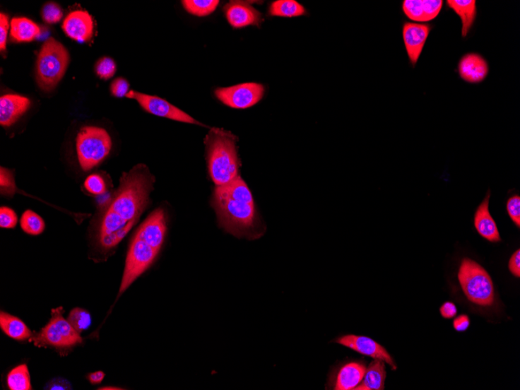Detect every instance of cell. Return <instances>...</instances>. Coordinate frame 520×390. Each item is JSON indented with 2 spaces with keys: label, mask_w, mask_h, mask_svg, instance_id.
<instances>
[{
  "label": "cell",
  "mask_w": 520,
  "mask_h": 390,
  "mask_svg": "<svg viewBox=\"0 0 520 390\" xmlns=\"http://www.w3.org/2000/svg\"><path fill=\"white\" fill-rule=\"evenodd\" d=\"M454 326L458 332H465L470 326V319L466 315H461L454 320Z\"/></svg>",
  "instance_id": "40"
},
{
  "label": "cell",
  "mask_w": 520,
  "mask_h": 390,
  "mask_svg": "<svg viewBox=\"0 0 520 390\" xmlns=\"http://www.w3.org/2000/svg\"><path fill=\"white\" fill-rule=\"evenodd\" d=\"M212 205L219 225L227 232L248 240H256L264 234L254 197L240 175L225 185L216 187Z\"/></svg>",
  "instance_id": "2"
},
{
  "label": "cell",
  "mask_w": 520,
  "mask_h": 390,
  "mask_svg": "<svg viewBox=\"0 0 520 390\" xmlns=\"http://www.w3.org/2000/svg\"><path fill=\"white\" fill-rule=\"evenodd\" d=\"M45 389L49 390H68L72 389V386L70 382L63 378H56L49 381L47 386H45Z\"/></svg>",
  "instance_id": "37"
},
{
  "label": "cell",
  "mask_w": 520,
  "mask_h": 390,
  "mask_svg": "<svg viewBox=\"0 0 520 390\" xmlns=\"http://www.w3.org/2000/svg\"><path fill=\"white\" fill-rule=\"evenodd\" d=\"M462 21V36L466 37L475 21L477 6L475 0H448L447 2Z\"/></svg>",
  "instance_id": "22"
},
{
  "label": "cell",
  "mask_w": 520,
  "mask_h": 390,
  "mask_svg": "<svg viewBox=\"0 0 520 390\" xmlns=\"http://www.w3.org/2000/svg\"><path fill=\"white\" fill-rule=\"evenodd\" d=\"M111 93L117 98H124L129 93V83L122 78L114 79L110 86Z\"/></svg>",
  "instance_id": "36"
},
{
  "label": "cell",
  "mask_w": 520,
  "mask_h": 390,
  "mask_svg": "<svg viewBox=\"0 0 520 390\" xmlns=\"http://www.w3.org/2000/svg\"><path fill=\"white\" fill-rule=\"evenodd\" d=\"M431 26L418 23L407 22L403 27V38L408 56L413 66H415L424 49L430 35Z\"/></svg>",
  "instance_id": "13"
},
{
  "label": "cell",
  "mask_w": 520,
  "mask_h": 390,
  "mask_svg": "<svg viewBox=\"0 0 520 390\" xmlns=\"http://www.w3.org/2000/svg\"><path fill=\"white\" fill-rule=\"evenodd\" d=\"M95 73L102 80L107 81L116 74L117 66L110 57H102L97 61L95 67Z\"/></svg>",
  "instance_id": "29"
},
{
  "label": "cell",
  "mask_w": 520,
  "mask_h": 390,
  "mask_svg": "<svg viewBox=\"0 0 520 390\" xmlns=\"http://www.w3.org/2000/svg\"><path fill=\"white\" fill-rule=\"evenodd\" d=\"M112 145L111 136L105 129L83 127L76 141V153L82 170L88 172L101 164L110 155Z\"/></svg>",
  "instance_id": "7"
},
{
  "label": "cell",
  "mask_w": 520,
  "mask_h": 390,
  "mask_svg": "<svg viewBox=\"0 0 520 390\" xmlns=\"http://www.w3.org/2000/svg\"><path fill=\"white\" fill-rule=\"evenodd\" d=\"M204 143L209 173L214 184L223 186L238 177L240 162L235 136L224 129L213 128Z\"/></svg>",
  "instance_id": "4"
},
{
  "label": "cell",
  "mask_w": 520,
  "mask_h": 390,
  "mask_svg": "<svg viewBox=\"0 0 520 390\" xmlns=\"http://www.w3.org/2000/svg\"><path fill=\"white\" fill-rule=\"evenodd\" d=\"M509 269L514 276L520 277V250L514 252L509 259Z\"/></svg>",
  "instance_id": "38"
},
{
  "label": "cell",
  "mask_w": 520,
  "mask_h": 390,
  "mask_svg": "<svg viewBox=\"0 0 520 390\" xmlns=\"http://www.w3.org/2000/svg\"><path fill=\"white\" fill-rule=\"evenodd\" d=\"M167 231L166 213L162 208L150 213L130 244L119 296L154 263L162 249Z\"/></svg>",
  "instance_id": "3"
},
{
  "label": "cell",
  "mask_w": 520,
  "mask_h": 390,
  "mask_svg": "<svg viewBox=\"0 0 520 390\" xmlns=\"http://www.w3.org/2000/svg\"><path fill=\"white\" fill-rule=\"evenodd\" d=\"M7 385L11 390H30V373L28 366L22 364L12 370L7 376Z\"/></svg>",
  "instance_id": "25"
},
{
  "label": "cell",
  "mask_w": 520,
  "mask_h": 390,
  "mask_svg": "<svg viewBox=\"0 0 520 390\" xmlns=\"http://www.w3.org/2000/svg\"><path fill=\"white\" fill-rule=\"evenodd\" d=\"M41 34L40 27L27 18H13L11 21L10 35L15 42H32Z\"/></svg>",
  "instance_id": "20"
},
{
  "label": "cell",
  "mask_w": 520,
  "mask_h": 390,
  "mask_svg": "<svg viewBox=\"0 0 520 390\" xmlns=\"http://www.w3.org/2000/svg\"><path fill=\"white\" fill-rule=\"evenodd\" d=\"M489 199L490 192H488L485 200L478 206L474 215V226L478 232L485 240L491 242L501 241L498 227L489 212Z\"/></svg>",
  "instance_id": "18"
},
{
  "label": "cell",
  "mask_w": 520,
  "mask_h": 390,
  "mask_svg": "<svg viewBox=\"0 0 520 390\" xmlns=\"http://www.w3.org/2000/svg\"><path fill=\"white\" fill-rule=\"evenodd\" d=\"M22 230L30 235H41L45 228L44 220L32 211L28 210L20 219Z\"/></svg>",
  "instance_id": "27"
},
{
  "label": "cell",
  "mask_w": 520,
  "mask_h": 390,
  "mask_svg": "<svg viewBox=\"0 0 520 390\" xmlns=\"http://www.w3.org/2000/svg\"><path fill=\"white\" fill-rule=\"evenodd\" d=\"M42 18L49 25L57 24L64 17V12L56 3L45 4L42 9Z\"/></svg>",
  "instance_id": "30"
},
{
  "label": "cell",
  "mask_w": 520,
  "mask_h": 390,
  "mask_svg": "<svg viewBox=\"0 0 520 390\" xmlns=\"http://www.w3.org/2000/svg\"><path fill=\"white\" fill-rule=\"evenodd\" d=\"M269 13L274 17L296 18L302 16L307 11L295 0H278L271 4Z\"/></svg>",
  "instance_id": "24"
},
{
  "label": "cell",
  "mask_w": 520,
  "mask_h": 390,
  "mask_svg": "<svg viewBox=\"0 0 520 390\" xmlns=\"http://www.w3.org/2000/svg\"><path fill=\"white\" fill-rule=\"evenodd\" d=\"M155 177L147 166L138 165L122 175L120 185L106 206L98 233L99 246L110 251L116 248L147 208Z\"/></svg>",
  "instance_id": "1"
},
{
  "label": "cell",
  "mask_w": 520,
  "mask_h": 390,
  "mask_svg": "<svg viewBox=\"0 0 520 390\" xmlns=\"http://www.w3.org/2000/svg\"><path fill=\"white\" fill-rule=\"evenodd\" d=\"M0 327L10 338L17 341H25L32 338V333L19 318L1 312Z\"/></svg>",
  "instance_id": "23"
},
{
  "label": "cell",
  "mask_w": 520,
  "mask_h": 390,
  "mask_svg": "<svg viewBox=\"0 0 520 390\" xmlns=\"http://www.w3.org/2000/svg\"><path fill=\"white\" fill-rule=\"evenodd\" d=\"M218 0H183L185 10L197 17H206L217 9Z\"/></svg>",
  "instance_id": "26"
},
{
  "label": "cell",
  "mask_w": 520,
  "mask_h": 390,
  "mask_svg": "<svg viewBox=\"0 0 520 390\" xmlns=\"http://www.w3.org/2000/svg\"><path fill=\"white\" fill-rule=\"evenodd\" d=\"M63 314L62 307L52 309L49 323L32 338L35 346L49 345L57 348H67L82 342L81 333L75 330Z\"/></svg>",
  "instance_id": "8"
},
{
  "label": "cell",
  "mask_w": 520,
  "mask_h": 390,
  "mask_svg": "<svg viewBox=\"0 0 520 390\" xmlns=\"http://www.w3.org/2000/svg\"><path fill=\"white\" fill-rule=\"evenodd\" d=\"M0 184H1V193L2 194L11 195L13 194L14 190V180L12 172L6 170V168L1 167V172H0Z\"/></svg>",
  "instance_id": "35"
},
{
  "label": "cell",
  "mask_w": 520,
  "mask_h": 390,
  "mask_svg": "<svg viewBox=\"0 0 520 390\" xmlns=\"http://www.w3.org/2000/svg\"><path fill=\"white\" fill-rule=\"evenodd\" d=\"M99 389H121L117 388V387H104V388H100Z\"/></svg>",
  "instance_id": "42"
},
{
  "label": "cell",
  "mask_w": 520,
  "mask_h": 390,
  "mask_svg": "<svg viewBox=\"0 0 520 390\" xmlns=\"http://www.w3.org/2000/svg\"><path fill=\"white\" fill-rule=\"evenodd\" d=\"M18 216L13 210L6 206H2L0 209V227L2 228L11 229L16 227L18 224Z\"/></svg>",
  "instance_id": "32"
},
{
  "label": "cell",
  "mask_w": 520,
  "mask_h": 390,
  "mask_svg": "<svg viewBox=\"0 0 520 390\" xmlns=\"http://www.w3.org/2000/svg\"><path fill=\"white\" fill-rule=\"evenodd\" d=\"M440 313L443 318L453 319L457 314V308L454 303L447 302L442 305Z\"/></svg>",
  "instance_id": "39"
},
{
  "label": "cell",
  "mask_w": 520,
  "mask_h": 390,
  "mask_svg": "<svg viewBox=\"0 0 520 390\" xmlns=\"http://www.w3.org/2000/svg\"><path fill=\"white\" fill-rule=\"evenodd\" d=\"M386 378V366L384 361L374 359L366 369L365 377L357 390H384Z\"/></svg>",
  "instance_id": "21"
},
{
  "label": "cell",
  "mask_w": 520,
  "mask_h": 390,
  "mask_svg": "<svg viewBox=\"0 0 520 390\" xmlns=\"http://www.w3.org/2000/svg\"><path fill=\"white\" fill-rule=\"evenodd\" d=\"M458 279L468 300L480 307H491L495 294L490 275L479 264L465 258L458 272Z\"/></svg>",
  "instance_id": "6"
},
{
  "label": "cell",
  "mask_w": 520,
  "mask_h": 390,
  "mask_svg": "<svg viewBox=\"0 0 520 390\" xmlns=\"http://www.w3.org/2000/svg\"><path fill=\"white\" fill-rule=\"evenodd\" d=\"M226 18L234 28L250 25L259 26L263 21L262 14L249 4L232 1L225 6Z\"/></svg>",
  "instance_id": "14"
},
{
  "label": "cell",
  "mask_w": 520,
  "mask_h": 390,
  "mask_svg": "<svg viewBox=\"0 0 520 390\" xmlns=\"http://www.w3.org/2000/svg\"><path fill=\"white\" fill-rule=\"evenodd\" d=\"M105 374L102 371L95 372L88 374V379L91 384L96 385L101 384L105 379Z\"/></svg>",
  "instance_id": "41"
},
{
  "label": "cell",
  "mask_w": 520,
  "mask_h": 390,
  "mask_svg": "<svg viewBox=\"0 0 520 390\" xmlns=\"http://www.w3.org/2000/svg\"><path fill=\"white\" fill-rule=\"evenodd\" d=\"M366 369L363 363L350 362L344 365L336 376L334 389H355L363 380Z\"/></svg>",
  "instance_id": "19"
},
{
  "label": "cell",
  "mask_w": 520,
  "mask_h": 390,
  "mask_svg": "<svg viewBox=\"0 0 520 390\" xmlns=\"http://www.w3.org/2000/svg\"><path fill=\"white\" fill-rule=\"evenodd\" d=\"M336 343H340L344 347L353 349L359 354L384 361L389 365L391 366V368L394 370L397 369L393 358L388 353V351L385 348L382 347L381 344L372 339L367 338V336L353 334L345 335L336 340Z\"/></svg>",
  "instance_id": "11"
},
{
  "label": "cell",
  "mask_w": 520,
  "mask_h": 390,
  "mask_svg": "<svg viewBox=\"0 0 520 390\" xmlns=\"http://www.w3.org/2000/svg\"><path fill=\"white\" fill-rule=\"evenodd\" d=\"M442 0H405L403 11L413 21L427 22L438 17Z\"/></svg>",
  "instance_id": "16"
},
{
  "label": "cell",
  "mask_w": 520,
  "mask_h": 390,
  "mask_svg": "<svg viewBox=\"0 0 520 390\" xmlns=\"http://www.w3.org/2000/svg\"><path fill=\"white\" fill-rule=\"evenodd\" d=\"M84 187L89 193L97 196L104 194L106 191L105 180L100 175L97 174L90 175L84 182Z\"/></svg>",
  "instance_id": "31"
},
{
  "label": "cell",
  "mask_w": 520,
  "mask_h": 390,
  "mask_svg": "<svg viewBox=\"0 0 520 390\" xmlns=\"http://www.w3.org/2000/svg\"><path fill=\"white\" fill-rule=\"evenodd\" d=\"M507 209L509 217L518 228L520 226V197L518 195L509 199Z\"/></svg>",
  "instance_id": "34"
},
{
  "label": "cell",
  "mask_w": 520,
  "mask_h": 390,
  "mask_svg": "<svg viewBox=\"0 0 520 390\" xmlns=\"http://www.w3.org/2000/svg\"><path fill=\"white\" fill-rule=\"evenodd\" d=\"M264 87L257 83H244L228 88H218L215 95L230 108L246 110L256 105L264 95Z\"/></svg>",
  "instance_id": "9"
},
{
  "label": "cell",
  "mask_w": 520,
  "mask_h": 390,
  "mask_svg": "<svg viewBox=\"0 0 520 390\" xmlns=\"http://www.w3.org/2000/svg\"><path fill=\"white\" fill-rule=\"evenodd\" d=\"M30 101L19 95H5L0 98V124L9 127L30 108Z\"/></svg>",
  "instance_id": "15"
},
{
  "label": "cell",
  "mask_w": 520,
  "mask_h": 390,
  "mask_svg": "<svg viewBox=\"0 0 520 390\" xmlns=\"http://www.w3.org/2000/svg\"><path fill=\"white\" fill-rule=\"evenodd\" d=\"M62 29L72 40L81 43L88 42L94 36V20L88 11H74L64 19Z\"/></svg>",
  "instance_id": "12"
},
{
  "label": "cell",
  "mask_w": 520,
  "mask_h": 390,
  "mask_svg": "<svg viewBox=\"0 0 520 390\" xmlns=\"http://www.w3.org/2000/svg\"><path fill=\"white\" fill-rule=\"evenodd\" d=\"M67 320L79 333L88 330L93 323L90 313L80 308L73 309Z\"/></svg>",
  "instance_id": "28"
},
{
  "label": "cell",
  "mask_w": 520,
  "mask_h": 390,
  "mask_svg": "<svg viewBox=\"0 0 520 390\" xmlns=\"http://www.w3.org/2000/svg\"><path fill=\"white\" fill-rule=\"evenodd\" d=\"M10 18L8 15L0 13V52H6L7 36L10 29Z\"/></svg>",
  "instance_id": "33"
},
{
  "label": "cell",
  "mask_w": 520,
  "mask_h": 390,
  "mask_svg": "<svg viewBox=\"0 0 520 390\" xmlns=\"http://www.w3.org/2000/svg\"><path fill=\"white\" fill-rule=\"evenodd\" d=\"M70 54L64 45L49 37L42 45L36 61L37 85L49 93L64 78L70 63Z\"/></svg>",
  "instance_id": "5"
},
{
  "label": "cell",
  "mask_w": 520,
  "mask_h": 390,
  "mask_svg": "<svg viewBox=\"0 0 520 390\" xmlns=\"http://www.w3.org/2000/svg\"><path fill=\"white\" fill-rule=\"evenodd\" d=\"M126 97L134 99L145 111L155 114L156 117L185 122V124L201 125L200 122L191 117L189 114L167 102L165 99L137 93L135 90H129Z\"/></svg>",
  "instance_id": "10"
},
{
  "label": "cell",
  "mask_w": 520,
  "mask_h": 390,
  "mask_svg": "<svg viewBox=\"0 0 520 390\" xmlns=\"http://www.w3.org/2000/svg\"><path fill=\"white\" fill-rule=\"evenodd\" d=\"M459 74L466 82L478 83L483 82L489 71L487 61L478 53L464 55L458 65Z\"/></svg>",
  "instance_id": "17"
}]
</instances>
